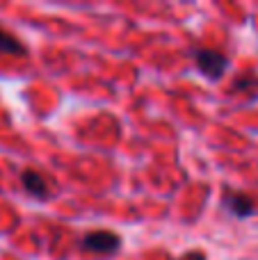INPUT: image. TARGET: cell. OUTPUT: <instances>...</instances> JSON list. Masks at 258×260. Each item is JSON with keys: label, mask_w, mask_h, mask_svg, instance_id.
Segmentation results:
<instances>
[{"label": "cell", "mask_w": 258, "mask_h": 260, "mask_svg": "<svg viewBox=\"0 0 258 260\" xmlns=\"http://www.w3.org/2000/svg\"><path fill=\"white\" fill-rule=\"evenodd\" d=\"M82 247L91 253H99V256H110V253H117L121 249V238L112 231H91L82 238Z\"/></svg>", "instance_id": "6da1fadb"}, {"label": "cell", "mask_w": 258, "mask_h": 260, "mask_svg": "<svg viewBox=\"0 0 258 260\" xmlns=\"http://www.w3.org/2000/svg\"><path fill=\"white\" fill-rule=\"evenodd\" d=\"M195 59H197V67L201 69V73L213 80L222 78V73L229 69V59L227 55H222L219 50H213V48H201L195 53Z\"/></svg>", "instance_id": "7a4b0ae2"}, {"label": "cell", "mask_w": 258, "mask_h": 260, "mask_svg": "<svg viewBox=\"0 0 258 260\" xmlns=\"http://www.w3.org/2000/svg\"><path fill=\"white\" fill-rule=\"evenodd\" d=\"M224 208H227L233 217L245 219V217H249L251 212H254L256 206H254V201H251V197H247V194H242V192H227V197H224Z\"/></svg>", "instance_id": "3957f363"}, {"label": "cell", "mask_w": 258, "mask_h": 260, "mask_svg": "<svg viewBox=\"0 0 258 260\" xmlns=\"http://www.w3.org/2000/svg\"><path fill=\"white\" fill-rule=\"evenodd\" d=\"M21 183H23V187H25V192L32 194V197H37V199H48L50 197V187H48V183H46V178L41 174H37L35 169L23 171Z\"/></svg>", "instance_id": "277c9868"}, {"label": "cell", "mask_w": 258, "mask_h": 260, "mask_svg": "<svg viewBox=\"0 0 258 260\" xmlns=\"http://www.w3.org/2000/svg\"><path fill=\"white\" fill-rule=\"evenodd\" d=\"M0 50H3V53H9V55H23L25 53V46H23L14 35H9V32H5L3 27H0Z\"/></svg>", "instance_id": "5b68a950"}, {"label": "cell", "mask_w": 258, "mask_h": 260, "mask_svg": "<svg viewBox=\"0 0 258 260\" xmlns=\"http://www.w3.org/2000/svg\"><path fill=\"white\" fill-rule=\"evenodd\" d=\"M185 260H206V256H204V253H190Z\"/></svg>", "instance_id": "8992f818"}]
</instances>
